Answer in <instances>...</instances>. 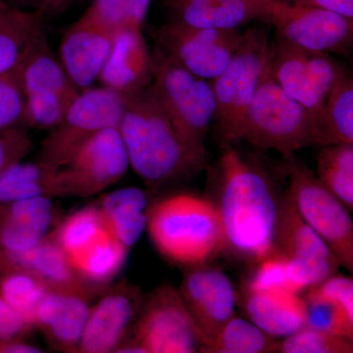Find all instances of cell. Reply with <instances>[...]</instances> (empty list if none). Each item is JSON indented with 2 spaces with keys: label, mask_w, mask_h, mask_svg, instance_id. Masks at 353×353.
<instances>
[{
  "label": "cell",
  "mask_w": 353,
  "mask_h": 353,
  "mask_svg": "<svg viewBox=\"0 0 353 353\" xmlns=\"http://www.w3.org/2000/svg\"><path fill=\"white\" fill-rule=\"evenodd\" d=\"M50 290L27 271H9L0 277V296L34 327L37 309Z\"/></svg>",
  "instance_id": "d6a6232c"
},
{
  "label": "cell",
  "mask_w": 353,
  "mask_h": 353,
  "mask_svg": "<svg viewBox=\"0 0 353 353\" xmlns=\"http://www.w3.org/2000/svg\"><path fill=\"white\" fill-rule=\"evenodd\" d=\"M324 118L334 145L353 143V80L350 72L341 76L332 88Z\"/></svg>",
  "instance_id": "836d02e7"
},
{
  "label": "cell",
  "mask_w": 353,
  "mask_h": 353,
  "mask_svg": "<svg viewBox=\"0 0 353 353\" xmlns=\"http://www.w3.org/2000/svg\"><path fill=\"white\" fill-rule=\"evenodd\" d=\"M27 127L50 131L64 117L81 92L51 50L43 29L32 41L20 64Z\"/></svg>",
  "instance_id": "9c48e42d"
},
{
  "label": "cell",
  "mask_w": 353,
  "mask_h": 353,
  "mask_svg": "<svg viewBox=\"0 0 353 353\" xmlns=\"http://www.w3.org/2000/svg\"><path fill=\"white\" fill-rule=\"evenodd\" d=\"M32 150V141L23 129L0 131V174L22 161Z\"/></svg>",
  "instance_id": "f35d334b"
},
{
  "label": "cell",
  "mask_w": 353,
  "mask_h": 353,
  "mask_svg": "<svg viewBox=\"0 0 353 353\" xmlns=\"http://www.w3.org/2000/svg\"><path fill=\"white\" fill-rule=\"evenodd\" d=\"M243 288L252 290H282L301 294L290 280L287 259L277 252L255 264V270Z\"/></svg>",
  "instance_id": "74e56055"
},
{
  "label": "cell",
  "mask_w": 353,
  "mask_h": 353,
  "mask_svg": "<svg viewBox=\"0 0 353 353\" xmlns=\"http://www.w3.org/2000/svg\"><path fill=\"white\" fill-rule=\"evenodd\" d=\"M238 303H241L246 318L273 338H285L305 327L301 294L243 288Z\"/></svg>",
  "instance_id": "603a6c76"
},
{
  "label": "cell",
  "mask_w": 353,
  "mask_h": 353,
  "mask_svg": "<svg viewBox=\"0 0 353 353\" xmlns=\"http://www.w3.org/2000/svg\"><path fill=\"white\" fill-rule=\"evenodd\" d=\"M240 29L192 27L169 20L157 34V48L190 73L211 81L219 76L243 39Z\"/></svg>",
  "instance_id": "5bb4252c"
},
{
  "label": "cell",
  "mask_w": 353,
  "mask_h": 353,
  "mask_svg": "<svg viewBox=\"0 0 353 353\" xmlns=\"http://www.w3.org/2000/svg\"><path fill=\"white\" fill-rule=\"evenodd\" d=\"M276 252L287 259L290 280L301 294L338 273L340 261L285 194L281 202Z\"/></svg>",
  "instance_id": "4fadbf2b"
},
{
  "label": "cell",
  "mask_w": 353,
  "mask_h": 353,
  "mask_svg": "<svg viewBox=\"0 0 353 353\" xmlns=\"http://www.w3.org/2000/svg\"><path fill=\"white\" fill-rule=\"evenodd\" d=\"M6 6H8V3L4 2L3 0H0V9L3 8V7H6Z\"/></svg>",
  "instance_id": "bcb514c9"
},
{
  "label": "cell",
  "mask_w": 353,
  "mask_h": 353,
  "mask_svg": "<svg viewBox=\"0 0 353 353\" xmlns=\"http://www.w3.org/2000/svg\"><path fill=\"white\" fill-rule=\"evenodd\" d=\"M118 130L130 167L148 187L194 175L208 163L185 145L148 88L127 95Z\"/></svg>",
  "instance_id": "7a4b0ae2"
},
{
  "label": "cell",
  "mask_w": 353,
  "mask_h": 353,
  "mask_svg": "<svg viewBox=\"0 0 353 353\" xmlns=\"http://www.w3.org/2000/svg\"><path fill=\"white\" fill-rule=\"evenodd\" d=\"M41 29L37 14L10 4L0 9V75L22 63L32 39Z\"/></svg>",
  "instance_id": "83f0119b"
},
{
  "label": "cell",
  "mask_w": 353,
  "mask_h": 353,
  "mask_svg": "<svg viewBox=\"0 0 353 353\" xmlns=\"http://www.w3.org/2000/svg\"><path fill=\"white\" fill-rule=\"evenodd\" d=\"M270 39L267 29L252 27L226 68L211 80L217 112L216 123L223 143L238 141L243 118L253 99L268 57Z\"/></svg>",
  "instance_id": "52a82bcc"
},
{
  "label": "cell",
  "mask_w": 353,
  "mask_h": 353,
  "mask_svg": "<svg viewBox=\"0 0 353 353\" xmlns=\"http://www.w3.org/2000/svg\"><path fill=\"white\" fill-rule=\"evenodd\" d=\"M305 327L353 340V313L315 287L303 292Z\"/></svg>",
  "instance_id": "1f68e13d"
},
{
  "label": "cell",
  "mask_w": 353,
  "mask_h": 353,
  "mask_svg": "<svg viewBox=\"0 0 353 353\" xmlns=\"http://www.w3.org/2000/svg\"><path fill=\"white\" fill-rule=\"evenodd\" d=\"M129 253L126 246L108 233L72 260L71 263L87 284L104 290L120 275Z\"/></svg>",
  "instance_id": "4316f807"
},
{
  "label": "cell",
  "mask_w": 353,
  "mask_h": 353,
  "mask_svg": "<svg viewBox=\"0 0 353 353\" xmlns=\"http://www.w3.org/2000/svg\"><path fill=\"white\" fill-rule=\"evenodd\" d=\"M279 352L283 353H352L353 340L303 327L279 341Z\"/></svg>",
  "instance_id": "d590c367"
},
{
  "label": "cell",
  "mask_w": 353,
  "mask_h": 353,
  "mask_svg": "<svg viewBox=\"0 0 353 353\" xmlns=\"http://www.w3.org/2000/svg\"><path fill=\"white\" fill-rule=\"evenodd\" d=\"M109 233L131 250L146 230L148 196L145 190L128 187L102 196L97 204Z\"/></svg>",
  "instance_id": "d4e9b609"
},
{
  "label": "cell",
  "mask_w": 353,
  "mask_h": 353,
  "mask_svg": "<svg viewBox=\"0 0 353 353\" xmlns=\"http://www.w3.org/2000/svg\"><path fill=\"white\" fill-rule=\"evenodd\" d=\"M269 0H166L170 21L192 27L234 30L259 21Z\"/></svg>",
  "instance_id": "7402d4cb"
},
{
  "label": "cell",
  "mask_w": 353,
  "mask_h": 353,
  "mask_svg": "<svg viewBox=\"0 0 353 353\" xmlns=\"http://www.w3.org/2000/svg\"><path fill=\"white\" fill-rule=\"evenodd\" d=\"M12 270L29 272L50 290H77L94 296L103 290L87 284L79 276L50 232L34 248L0 262V277Z\"/></svg>",
  "instance_id": "44dd1931"
},
{
  "label": "cell",
  "mask_w": 353,
  "mask_h": 353,
  "mask_svg": "<svg viewBox=\"0 0 353 353\" xmlns=\"http://www.w3.org/2000/svg\"><path fill=\"white\" fill-rule=\"evenodd\" d=\"M70 1H72V0H48V7H46V9H57L58 7L66 6V4Z\"/></svg>",
  "instance_id": "ee69618b"
},
{
  "label": "cell",
  "mask_w": 353,
  "mask_h": 353,
  "mask_svg": "<svg viewBox=\"0 0 353 353\" xmlns=\"http://www.w3.org/2000/svg\"><path fill=\"white\" fill-rule=\"evenodd\" d=\"M241 139L283 157L307 146L334 145L321 121L276 82L268 57L239 132Z\"/></svg>",
  "instance_id": "277c9868"
},
{
  "label": "cell",
  "mask_w": 353,
  "mask_h": 353,
  "mask_svg": "<svg viewBox=\"0 0 353 353\" xmlns=\"http://www.w3.org/2000/svg\"><path fill=\"white\" fill-rule=\"evenodd\" d=\"M145 231L166 261L185 269L209 263L225 250L214 202L196 194H171L150 205Z\"/></svg>",
  "instance_id": "3957f363"
},
{
  "label": "cell",
  "mask_w": 353,
  "mask_h": 353,
  "mask_svg": "<svg viewBox=\"0 0 353 353\" xmlns=\"http://www.w3.org/2000/svg\"><path fill=\"white\" fill-rule=\"evenodd\" d=\"M34 327L0 296V341L25 340Z\"/></svg>",
  "instance_id": "ab89813d"
},
{
  "label": "cell",
  "mask_w": 353,
  "mask_h": 353,
  "mask_svg": "<svg viewBox=\"0 0 353 353\" xmlns=\"http://www.w3.org/2000/svg\"><path fill=\"white\" fill-rule=\"evenodd\" d=\"M320 290L332 299L343 304L348 311L353 313V280L350 276L334 274L331 277L315 285Z\"/></svg>",
  "instance_id": "60d3db41"
},
{
  "label": "cell",
  "mask_w": 353,
  "mask_h": 353,
  "mask_svg": "<svg viewBox=\"0 0 353 353\" xmlns=\"http://www.w3.org/2000/svg\"><path fill=\"white\" fill-rule=\"evenodd\" d=\"M268 64L272 75L281 88L326 127L324 118L326 101L320 97L313 85L306 65L305 50L275 36L269 46Z\"/></svg>",
  "instance_id": "cb8c5ba5"
},
{
  "label": "cell",
  "mask_w": 353,
  "mask_h": 353,
  "mask_svg": "<svg viewBox=\"0 0 353 353\" xmlns=\"http://www.w3.org/2000/svg\"><path fill=\"white\" fill-rule=\"evenodd\" d=\"M94 296H99L77 290H48L37 309L34 327L51 347L78 353Z\"/></svg>",
  "instance_id": "e0dca14e"
},
{
  "label": "cell",
  "mask_w": 353,
  "mask_h": 353,
  "mask_svg": "<svg viewBox=\"0 0 353 353\" xmlns=\"http://www.w3.org/2000/svg\"><path fill=\"white\" fill-rule=\"evenodd\" d=\"M260 22L275 29V36L312 51L347 55L353 44V18L321 7L269 0Z\"/></svg>",
  "instance_id": "8fae6325"
},
{
  "label": "cell",
  "mask_w": 353,
  "mask_h": 353,
  "mask_svg": "<svg viewBox=\"0 0 353 353\" xmlns=\"http://www.w3.org/2000/svg\"><path fill=\"white\" fill-rule=\"evenodd\" d=\"M203 348L236 313L239 294L231 279L209 263L185 268L179 289Z\"/></svg>",
  "instance_id": "9a60e30c"
},
{
  "label": "cell",
  "mask_w": 353,
  "mask_h": 353,
  "mask_svg": "<svg viewBox=\"0 0 353 353\" xmlns=\"http://www.w3.org/2000/svg\"><path fill=\"white\" fill-rule=\"evenodd\" d=\"M152 0H90L83 15L116 32L128 28H141Z\"/></svg>",
  "instance_id": "e575fe53"
},
{
  "label": "cell",
  "mask_w": 353,
  "mask_h": 353,
  "mask_svg": "<svg viewBox=\"0 0 353 353\" xmlns=\"http://www.w3.org/2000/svg\"><path fill=\"white\" fill-rule=\"evenodd\" d=\"M153 57L141 28L114 32L112 46L97 82L123 95L150 87Z\"/></svg>",
  "instance_id": "d6986e66"
},
{
  "label": "cell",
  "mask_w": 353,
  "mask_h": 353,
  "mask_svg": "<svg viewBox=\"0 0 353 353\" xmlns=\"http://www.w3.org/2000/svg\"><path fill=\"white\" fill-rule=\"evenodd\" d=\"M50 233L72 261L109 232L97 204H90L67 216Z\"/></svg>",
  "instance_id": "f1b7e54d"
},
{
  "label": "cell",
  "mask_w": 353,
  "mask_h": 353,
  "mask_svg": "<svg viewBox=\"0 0 353 353\" xmlns=\"http://www.w3.org/2000/svg\"><path fill=\"white\" fill-rule=\"evenodd\" d=\"M3 1L15 7H39L41 9H46L48 0H3Z\"/></svg>",
  "instance_id": "7bdbcfd3"
},
{
  "label": "cell",
  "mask_w": 353,
  "mask_h": 353,
  "mask_svg": "<svg viewBox=\"0 0 353 353\" xmlns=\"http://www.w3.org/2000/svg\"><path fill=\"white\" fill-rule=\"evenodd\" d=\"M126 97L102 85L81 90L64 117L44 139L39 159L61 166L95 134L108 128H118Z\"/></svg>",
  "instance_id": "30bf717a"
},
{
  "label": "cell",
  "mask_w": 353,
  "mask_h": 353,
  "mask_svg": "<svg viewBox=\"0 0 353 353\" xmlns=\"http://www.w3.org/2000/svg\"><path fill=\"white\" fill-rule=\"evenodd\" d=\"M316 176L348 210H352L353 143L326 145L318 155Z\"/></svg>",
  "instance_id": "4dcf8cb0"
},
{
  "label": "cell",
  "mask_w": 353,
  "mask_h": 353,
  "mask_svg": "<svg viewBox=\"0 0 353 353\" xmlns=\"http://www.w3.org/2000/svg\"><path fill=\"white\" fill-rule=\"evenodd\" d=\"M130 168L118 128H108L85 141L58 166L61 196L90 197L119 182Z\"/></svg>",
  "instance_id": "7c38bea8"
},
{
  "label": "cell",
  "mask_w": 353,
  "mask_h": 353,
  "mask_svg": "<svg viewBox=\"0 0 353 353\" xmlns=\"http://www.w3.org/2000/svg\"><path fill=\"white\" fill-rule=\"evenodd\" d=\"M24 127H27V112L19 65L0 75V131Z\"/></svg>",
  "instance_id": "8d00e7d4"
},
{
  "label": "cell",
  "mask_w": 353,
  "mask_h": 353,
  "mask_svg": "<svg viewBox=\"0 0 353 353\" xmlns=\"http://www.w3.org/2000/svg\"><path fill=\"white\" fill-rule=\"evenodd\" d=\"M279 341L248 318L234 315L217 336L203 348L205 353L277 352Z\"/></svg>",
  "instance_id": "f546056e"
},
{
  "label": "cell",
  "mask_w": 353,
  "mask_h": 353,
  "mask_svg": "<svg viewBox=\"0 0 353 353\" xmlns=\"http://www.w3.org/2000/svg\"><path fill=\"white\" fill-rule=\"evenodd\" d=\"M116 352H201V339L179 290L161 285L145 297L131 333Z\"/></svg>",
  "instance_id": "ba28073f"
},
{
  "label": "cell",
  "mask_w": 353,
  "mask_h": 353,
  "mask_svg": "<svg viewBox=\"0 0 353 353\" xmlns=\"http://www.w3.org/2000/svg\"><path fill=\"white\" fill-rule=\"evenodd\" d=\"M43 196H61L57 165L22 160L0 174V206Z\"/></svg>",
  "instance_id": "484cf974"
},
{
  "label": "cell",
  "mask_w": 353,
  "mask_h": 353,
  "mask_svg": "<svg viewBox=\"0 0 353 353\" xmlns=\"http://www.w3.org/2000/svg\"><path fill=\"white\" fill-rule=\"evenodd\" d=\"M143 299L138 285L127 280L102 290L90 307L78 353L117 352L131 333Z\"/></svg>",
  "instance_id": "2e32d148"
},
{
  "label": "cell",
  "mask_w": 353,
  "mask_h": 353,
  "mask_svg": "<svg viewBox=\"0 0 353 353\" xmlns=\"http://www.w3.org/2000/svg\"><path fill=\"white\" fill-rule=\"evenodd\" d=\"M114 32L87 16L70 26L60 41V62L80 90L99 80L112 46Z\"/></svg>",
  "instance_id": "ac0fdd59"
},
{
  "label": "cell",
  "mask_w": 353,
  "mask_h": 353,
  "mask_svg": "<svg viewBox=\"0 0 353 353\" xmlns=\"http://www.w3.org/2000/svg\"><path fill=\"white\" fill-rule=\"evenodd\" d=\"M281 202L263 168L224 143L214 203L225 250L253 265L276 252Z\"/></svg>",
  "instance_id": "6da1fadb"
},
{
  "label": "cell",
  "mask_w": 353,
  "mask_h": 353,
  "mask_svg": "<svg viewBox=\"0 0 353 353\" xmlns=\"http://www.w3.org/2000/svg\"><path fill=\"white\" fill-rule=\"evenodd\" d=\"M288 194L303 220L329 246L341 267L353 271V223L347 206L294 154L285 157Z\"/></svg>",
  "instance_id": "8992f818"
},
{
  "label": "cell",
  "mask_w": 353,
  "mask_h": 353,
  "mask_svg": "<svg viewBox=\"0 0 353 353\" xmlns=\"http://www.w3.org/2000/svg\"><path fill=\"white\" fill-rule=\"evenodd\" d=\"M54 218L50 197H34L0 206V262L38 245Z\"/></svg>",
  "instance_id": "ffe728a7"
},
{
  "label": "cell",
  "mask_w": 353,
  "mask_h": 353,
  "mask_svg": "<svg viewBox=\"0 0 353 353\" xmlns=\"http://www.w3.org/2000/svg\"><path fill=\"white\" fill-rule=\"evenodd\" d=\"M301 6L321 7L353 18V0H287Z\"/></svg>",
  "instance_id": "b9f144b4"
},
{
  "label": "cell",
  "mask_w": 353,
  "mask_h": 353,
  "mask_svg": "<svg viewBox=\"0 0 353 353\" xmlns=\"http://www.w3.org/2000/svg\"><path fill=\"white\" fill-rule=\"evenodd\" d=\"M152 57V81L148 88L185 145L197 157L208 160L205 139L217 112L210 81L190 73L157 46Z\"/></svg>",
  "instance_id": "5b68a950"
},
{
  "label": "cell",
  "mask_w": 353,
  "mask_h": 353,
  "mask_svg": "<svg viewBox=\"0 0 353 353\" xmlns=\"http://www.w3.org/2000/svg\"><path fill=\"white\" fill-rule=\"evenodd\" d=\"M4 352V341H0V353Z\"/></svg>",
  "instance_id": "f6af8a7d"
}]
</instances>
